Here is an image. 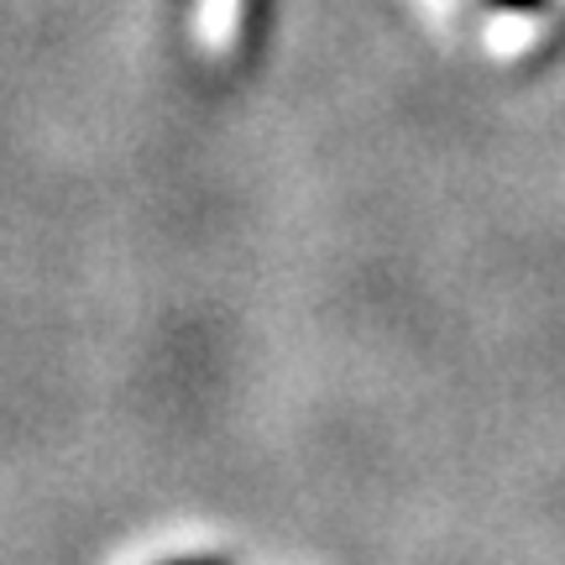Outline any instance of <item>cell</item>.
<instances>
[{"mask_svg":"<svg viewBox=\"0 0 565 565\" xmlns=\"http://www.w3.org/2000/svg\"><path fill=\"white\" fill-rule=\"evenodd\" d=\"M492 11H503V17H534V11H545V0H487Z\"/></svg>","mask_w":565,"mask_h":565,"instance_id":"1","label":"cell"},{"mask_svg":"<svg viewBox=\"0 0 565 565\" xmlns=\"http://www.w3.org/2000/svg\"><path fill=\"white\" fill-rule=\"evenodd\" d=\"M162 565H221V561H204V555H179V561H162Z\"/></svg>","mask_w":565,"mask_h":565,"instance_id":"2","label":"cell"}]
</instances>
